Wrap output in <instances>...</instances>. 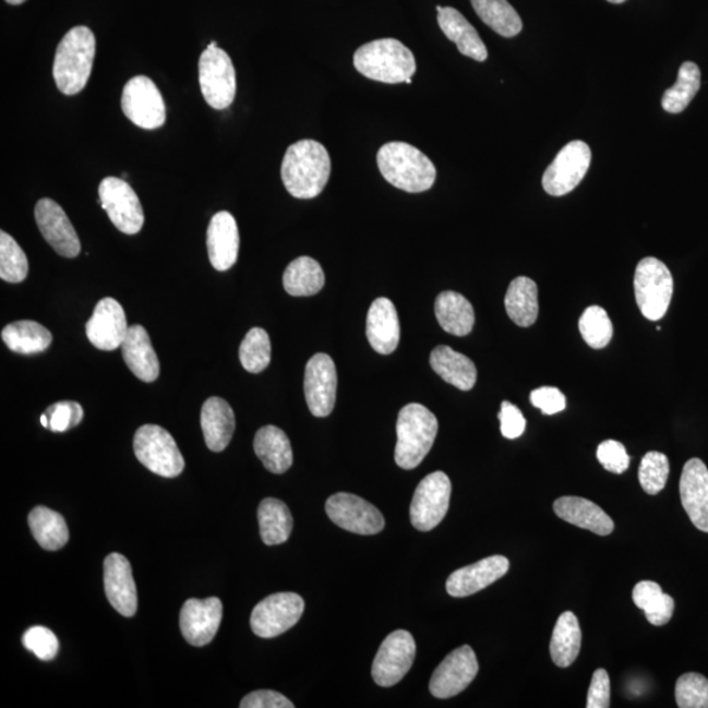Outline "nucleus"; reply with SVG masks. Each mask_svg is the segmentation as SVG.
<instances>
[{
    "mask_svg": "<svg viewBox=\"0 0 708 708\" xmlns=\"http://www.w3.org/2000/svg\"><path fill=\"white\" fill-rule=\"evenodd\" d=\"M331 175V158L321 142L302 140L289 146L281 166V178L291 196L315 199L326 188Z\"/></svg>",
    "mask_w": 708,
    "mask_h": 708,
    "instance_id": "nucleus-1",
    "label": "nucleus"
},
{
    "mask_svg": "<svg viewBox=\"0 0 708 708\" xmlns=\"http://www.w3.org/2000/svg\"><path fill=\"white\" fill-rule=\"evenodd\" d=\"M376 164L389 184L408 193L430 191L437 178L432 160L406 142L383 145L376 155Z\"/></svg>",
    "mask_w": 708,
    "mask_h": 708,
    "instance_id": "nucleus-2",
    "label": "nucleus"
},
{
    "mask_svg": "<svg viewBox=\"0 0 708 708\" xmlns=\"http://www.w3.org/2000/svg\"><path fill=\"white\" fill-rule=\"evenodd\" d=\"M96 55L94 32L84 25L70 29L58 44L53 76L56 86L63 95L82 93L93 73Z\"/></svg>",
    "mask_w": 708,
    "mask_h": 708,
    "instance_id": "nucleus-3",
    "label": "nucleus"
},
{
    "mask_svg": "<svg viewBox=\"0 0 708 708\" xmlns=\"http://www.w3.org/2000/svg\"><path fill=\"white\" fill-rule=\"evenodd\" d=\"M353 63L363 76L387 84L411 80L418 68L412 51L395 38L362 45L355 53Z\"/></svg>",
    "mask_w": 708,
    "mask_h": 708,
    "instance_id": "nucleus-4",
    "label": "nucleus"
},
{
    "mask_svg": "<svg viewBox=\"0 0 708 708\" xmlns=\"http://www.w3.org/2000/svg\"><path fill=\"white\" fill-rule=\"evenodd\" d=\"M437 433L439 421L430 409L419 403L403 407L396 422V465L405 470L416 469L431 452Z\"/></svg>",
    "mask_w": 708,
    "mask_h": 708,
    "instance_id": "nucleus-5",
    "label": "nucleus"
},
{
    "mask_svg": "<svg viewBox=\"0 0 708 708\" xmlns=\"http://www.w3.org/2000/svg\"><path fill=\"white\" fill-rule=\"evenodd\" d=\"M636 303L643 316L658 322L665 316L673 297V277L668 266L656 257H646L636 266Z\"/></svg>",
    "mask_w": 708,
    "mask_h": 708,
    "instance_id": "nucleus-6",
    "label": "nucleus"
},
{
    "mask_svg": "<svg viewBox=\"0 0 708 708\" xmlns=\"http://www.w3.org/2000/svg\"><path fill=\"white\" fill-rule=\"evenodd\" d=\"M133 447L136 459L159 477L177 478L184 471L183 454L165 428L153 424L141 427L134 434Z\"/></svg>",
    "mask_w": 708,
    "mask_h": 708,
    "instance_id": "nucleus-7",
    "label": "nucleus"
},
{
    "mask_svg": "<svg viewBox=\"0 0 708 708\" xmlns=\"http://www.w3.org/2000/svg\"><path fill=\"white\" fill-rule=\"evenodd\" d=\"M201 93L217 110L229 108L237 95V73L231 58L216 41L207 45L199 61Z\"/></svg>",
    "mask_w": 708,
    "mask_h": 708,
    "instance_id": "nucleus-8",
    "label": "nucleus"
},
{
    "mask_svg": "<svg viewBox=\"0 0 708 708\" xmlns=\"http://www.w3.org/2000/svg\"><path fill=\"white\" fill-rule=\"evenodd\" d=\"M122 112L134 125L154 130L165 125L166 104L157 84L151 77H132L123 87Z\"/></svg>",
    "mask_w": 708,
    "mask_h": 708,
    "instance_id": "nucleus-9",
    "label": "nucleus"
},
{
    "mask_svg": "<svg viewBox=\"0 0 708 708\" xmlns=\"http://www.w3.org/2000/svg\"><path fill=\"white\" fill-rule=\"evenodd\" d=\"M99 197L103 209L107 212L117 230L127 236H134L142 230L145 224L144 207L125 180L115 177L103 179Z\"/></svg>",
    "mask_w": 708,
    "mask_h": 708,
    "instance_id": "nucleus-10",
    "label": "nucleus"
},
{
    "mask_svg": "<svg viewBox=\"0 0 708 708\" xmlns=\"http://www.w3.org/2000/svg\"><path fill=\"white\" fill-rule=\"evenodd\" d=\"M304 601L300 595L284 592L266 597L251 614V628L259 638L272 639L300 622Z\"/></svg>",
    "mask_w": 708,
    "mask_h": 708,
    "instance_id": "nucleus-11",
    "label": "nucleus"
},
{
    "mask_svg": "<svg viewBox=\"0 0 708 708\" xmlns=\"http://www.w3.org/2000/svg\"><path fill=\"white\" fill-rule=\"evenodd\" d=\"M452 482L443 471L422 479L411 503V523L415 529L430 531L443 521L449 511Z\"/></svg>",
    "mask_w": 708,
    "mask_h": 708,
    "instance_id": "nucleus-12",
    "label": "nucleus"
},
{
    "mask_svg": "<svg viewBox=\"0 0 708 708\" xmlns=\"http://www.w3.org/2000/svg\"><path fill=\"white\" fill-rule=\"evenodd\" d=\"M590 161H592V152L586 142H569L544 171L543 190L555 197L573 192L586 178Z\"/></svg>",
    "mask_w": 708,
    "mask_h": 708,
    "instance_id": "nucleus-13",
    "label": "nucleus"
},
{
    "mask_svg": "<svg viewBox=\"0 0 708 708\" xmlns=\"http://www.w3.org/2000/svg\"><path fill=\"white\" fill-rule=\"evenodd\" d=\"M416 658L413 636L398 629L383 640L372 667L376 685L389 687L398 684L412 668Z\"/></svg>",
    "mask_w": 708,
    "mask_h": 708,
    "instance_id": "nucleus-14",
    "label": "nucleus"
},
{
    "mask_svg": "<svg viewBox=\"0 0 708 708\" xmlns=\"http://www.w3.org/2000/svg\"><path fill=\"white\" fill-rule=\"evenodd\" d=\"M331 521L344 530L360 536L379 535L385 528V517L373 504L352 493L340 492L326 503Z\"/></svg>",
    "mask_w": 708,
    "mask_h": 708,
    "instance_id": "nucleus-15",
    "label": "nucleus"
},
{
    "mask_svg": "<svg viewBox=\"0 0 708 708\" xmlns=\"http://www.w3.org/2000/svg\"><path fill=\"white\" fill-rule=\"evenodd\" d=\"M478 672L479 662L473 649L470 646L459 647L447 655L434 671L430 691L433 697L440 699L456 697L470 686Z\"/></svg>",
    "mask_w": 708,
    "mask_h": 708,
    "instance_id": "nucleus-16",
    "label": "nucleus"
},
{
    "mask_svg": "<svg viewBox=\"0 0 708 708\" xmlns=\"http://www.w3.org/2000/svg\"><path fill=\"white\" fill-rule=\"evenodd\" d=\"M303 385L310 412L316 418H327L336 403L337 372L334 360L326 353L311 357Z\"/></svg>",
    "mask_w": 708,
    "mask_h": 708,
    "instance_id": "nucleus-17",
    "label": "nucleus"
},
{
    "mask_svg": "<svg viewBox=\"0 0 708 708\" xmlns=\"http://www.w3.org/2000/svg\"><path fill=\"white\" fill-rule=\"evenodd\" d=\"M38 229L53 250L63 257L80 255L82 245L73 224L62 207L50 199H41L35 207Z\"/></svg>",
    "mask_w": 708,
    "mask_h": 708,
    "instance_id": "nucleus-18",
    "label": "nucleus"
},
{
    "mask_svg": "<svg viewBox=\"0 0 708 708\" xmlns=\"http://www.w3.org/2000/svg\"><path fill=\"white\" fill-rule=\"evenodd\" d=\"M224 605L217 597L188 600L180 612V629L194 647H204L216 638L223 622Z\"/></svg>",
    "mask_w": 708,
    "mask_h": 708,
    "instance_id": "nucleus-19",
    "label": "nucleus"
},
{
    "mask_svg": "<svg viewBox=\"0 0 708 708\" xmlns=\"http://www.w3.org/2000/svg\"><path fill=\"white\" fill-rule=\"evenodd\" d=\"M125 311L113 298H104L96 304L86 324L88 340L100 350H115L122 346L128 335Z\"/></svg>",
    "mask_w": 708,
    "mask_h": 708,
    "instance_id": "nucleus-20",
    "label": "nucleus"
},
{
    "mask_svg": "<svg viewBox=\"0 0 708 708\" xmlns=\"http://www.w3.org/2000/svg\"><path fill=\"white\" fill-rule=\"evenodd\" d=\"M104 589L117 612L132 619L139 608V596L133 579L132 565L121 554H109L104 561Z\"/></svg>",
    "mask_w": 708,
    "mask_h": 708,
    "instance_id": "nucleus-21",
    "label": "nucleus"
},
{
    "mask_svg": "<svg viewBox=\"0 0 708 708\" xmlns=\"http://www.w3.org/2000/svg\"><path fill=\"white\" fill-rule=\"evenodd\" d=\"M682 506L700 531L708 532V469L699 458L688 459L680 480Z\"/></svg>",
    "mask_w": 708,
    "mask_h": 708,
    "instance_id": "nucleus-22",
    "label": "nucleus"
},
{
    "mask_svg": "<svg viewBox=\"0 0 708 708\" xmlns=\"http://www.w3.org/2000/svg\"><path fill=\"white\" fill-rule=\"evenodd\" d=\"M509 571V561L502 555L483 559L476 564L457 569L446 581V590L452 597H467L480 592L491 584L502 579Z\"/></svg>",
    "mask_w": 708,
    "mask_h": 708,
    "instance_id": "nucleus-23",
    "label": "nucleus"
},
{
    "mask_svg": "<svg viewBox=\"0 0 708 708\" xmlns=\"http://www.w3.org/2000/svg\"><path fill=\"white\" fill-rule=\"evenodd\" d=\"M239 243L238 225L232 214L219 212L213 216L209 227H207L206 245L214 269L229 271L237 263Z\"/></svg>",
    "mask_w": 708,
    "mask_h": 708,
    "instance_id": "nucleus-24",
    "label": "nucleus"
},
{
    "mask_svg": "<svg viewBox=\"0 0 708 708\" xmlns=\"http://www.w3.org/2000/svg\"><path fill=\"white\" fill-rule=\"evenodd\" d=\"M367 336L370 346L380 355H392L400 340V324L394 303L379 298L372 303L367 317Z\"/></svg>",
    "mask_w": 708,
    "mask_h": 708,
    "instance_id": "nucleus-25",
    "label": "nucleus"
},
{
    "mask_svg": "<svg viewBox=\"0 0 708 708\" xmlns=\"http://www.w3.org/2000/svg\"><path fill=\"white\" fill-rule=\"evenodd\" d=\"M121 349L123 361H125L130 372L136 379L146 383L158 380L160 373L159 360L145 327L140 326V324L129 327Z\"/></svg>",
    "mask_w": 708,
    "mask_h": 708,
    "instance_id": "nucleus-26",
    "label": "nucleus"
},
{
    "mask_svg": "<svg viewBox=\"0 0 708 708\" xmlns=\"http://www.w3.org/2000/svg\"><path fill=\"white\" fill-rule=\"evenodd\" d=\"M201 427L206 446L212 452H224L236 432V415L229 403L212 396L201 409Z\"/></svg>",
    "mask_w": 708,
    "mask_h": 708,
    "instance_id": "nucleus-27",
    "label": "nucleus"
},
{
    "mask_svg": "<svg viewBox=\"0 0 708 708\" xmlns=\"http://www.w3.org/2000/svg\"><path fill=\"white\" fill-rule=\"evenodd\" d=\"M554 511L559 518L573 524L577 528L586 529L599 536L612 535L613 519L603 512L599 505L587 499L564 496L554 503Z\"/></svg>",
    "mask_w": 708,
    "mask_h": 708,
    "instance_id": "nucleus-28",
    "label": "nucleus"
},
{
    "mask_svg": "<svg viewBox=\"0 0 708 708\" xmlns=\"http://www.w3.org/2000/svg\"><path fill=\"white\" fill-rule=\"evenodd\" d=\"M439 24L444 35L457 45L460 55L484 62L489 58L485 45L476 28L453 8H437Z\"/></svg>",
    "mask_w": 708,
    "mask_h": 708,
    "instance_id": "nucleus-29",
    "label": "nucleus"
},
{
    "mask_svg": "<svg viewBox=\"0 0 708 708\" xmlns=\"http://www.w3.org/2000/svg\"><path fill=\"white\" fill-rule=\"evenodd\" d=\"M430 362L434 372L452 386L463 389V392H470L476 386L478 379L476 363L469 357L456 352L451 347L434 348Z\"/></svg>",
    "mask_w": 708,
    "mask_h": 708,
    "instance_id": "nucleus-30",
    "label": "nucleus"
},
{
    "mask_svg": "<svg viewBox=\"0 0 708 708\" xmlns=\"http://www.w3.org/2000/svg\"><path fill=\"white\" fill-rule=\"evenodd\" d=\"M256 456L266 470L273 473L287 472L293 465V451L290 440L283 430L275 425L263 427L253 441Z\"/></svg>",
    "mask_w": 708,
    "mask_h": 708,
    "instance_id": "nucleus-31",
    "label": "nucleus"
},
{
    "mask_svg": "<svg viewBox=\"0 0 708 708\" xmlns=\"http://www.w3.org/2000/svg\"><path fill=\"white\" fill-rule=\"evenodd\" d=\"M440 326L454 336L469 335L476 323L472 304L456 291H443L434 303Z\"/></svg>",
    "mask_w": 708,
    "mask_h": 708,
    "instance_id": "nucleus-32",
    "label": "nucleus"
},
{
    "mask_svg": "<svg viewBox=\"0 0 708 708\" xmlns=\"http://www.w3.org/2000/svg\"><path fill=\"white\" fill-rule=\"evenodd\" d=\"M506 314L519 327H530L539 313L538 287L528 277L513 279L505 296Z\"/></svg>",
    "mask_w": 708,
    "mask_h": 708,
    "instance_id": "nucleus-33",
    "label": "nucleus"
},
{
    "mask_svg": "<svg viewBox=\"0 0 708 708\" xmlns=\"http://www.w3.org/2000/svg\"><path fill=\"white\" fill-rule=\"evenodd\" d=\"M581 649V628L573 612H565L556 622L550 643L552 661L559 668L573 665Z\"/></svg>",
    "mask_w": 708,
    "mask_h": 708,
    "instance_id": "nucleus-34",
    "label": "nucleus"
},
{
    "mask_svg": "<svg viewBox=\"0 0 708 708\" xmlns=\"http://www.w3.org/2000/svg\"><path fill=\"white\" fill-rule=\"evenodd\" d=\"M257 519L260 536L268 545L287 542L293 530V517L288 505L281 500L264 499L259 505Z\"/></svg>",
    "mask_w": 708,
    "mask_h": 708,
    "instance_id": "nucleus-35",
    "label": "nucleus"
},
{
    "mask_svg": "<svg viewBox=\"0 0 708 708\" xmlns=\"http://www.w3.org/2000/svg\"><path fill=\"white\" fill-rule=\"evenodd\" d=\"M2 340L12 352L19 355L43 353L53 341L50 331L34 321L10 323L2 331Z\"/></svg>",
    "mask_w": 708,
    "mask_h": 708,
    "instance_id": "nucleus-36",
    "label": "nucleus"
},
{
    "mask_svg": "<svg viewBox=\"0 0 708 708\" xmlns=\"http://www.w3.org/2000/svg\"><path fill=\"white\" fill-rule=\"evenodd\" d=\"M283 279L285 290L293 297L315 296L326 283L321 264L309 256L293 260L285 269Z\"/></svg>",
    "mask_w": 708,
    "mask_h": 708,
    "instance_id": "nucleus-37",
    "label": "nucleus"
},
{
    "mask_svg": "<svg viewBox=\"0 0 708 708\" xmlns=\"http://www.w3.org/2000/svg\"><path fill=\"white\" fill-rule=\"evenodd\" d=\"M28 524L38 544L49 551L61 550L69 542V528L64 518L47 506H36L29 513Z\"/></svg>",
    "mask_w": 708,
    "mask_h": 708,
    "instance_id": "nucleus-38",
    "label": "nucleus"
},
{
    "mask_svg": "<svg viewBox=\"0 0 708 708\" xmlns=\"http://www.w3.org/2000/svg\"><path fill=\"white\" fill-rule=\"evenodd\" d=\"M471 4L482 22L497 35L511 38L523 31L521 17L508 0H471Z\"/></svg>",
    "mask_w": 708,
    "mask_h": 708,
    "instance_id": "nucleus-39",
    "label": "nucleus"
},
{
    "mask_svg": "<svg viewBox=\"0 0 708 708\" xmlns=\"http://www.w3.org/2000/svg\"><path fill=\"white\" fill-rule=\"evenodd\" d=\"M633 600L635 605L646 613L651 625L664 626L672 620L674 600L671 596L662 592L658 583L646 580L636 584Z\"/></svg>",
    "mask_w": 708,
    "mask_h": 708,
    "instance_id": "nucleus-40",
    "label": "nucleus"
},
{
    "mask_svg": "<svg viewBox=\"0 0 708 708\" xmlns=\"http://www.w3.org/2000/svg\"><path fill=\"white\" fill-rule=\"evenodd\" d=\"M700 88V70L697 63L687 61L681 64L677 82L665 91L661 106L665 112L679 115L684 112Z\"/></svg>",
    "mask_w": 708,
    "mask_h": 708,
    "instance_id": "nucleus-41",
    "label": "nucleus"
},
{
    "mask_svg": "<svg viewBox=\"0 0 708 708\" xmlns=\"http://www.w3.org/2000/svg\"><path fill=\"white\" fill-rule=\"evenodd\" d=\"M271 352L269 335L265 329L255 327L249 331L240 344L239 360L247 372L259 374L269 367Z\"/></svg>",
    "mask_w": 708,
    "mask_h": 708,
    "instance_id": "nucleus-42",
    "label": "nucleus"
},
{
    "mask_svg": "<svg viewBox=\"0 0 708 708\" xmlns=\"http://www.w3.org/2000/svg\"><path fill=\"white\" fill-rule=\"evenodd\" d=\"M29 264L22 247L10 233L0 232V278L5 283L19 284L27 278Z\"/></svg>",
    "mask_w": 708,
    "mask_h": 708,
    "instance_id": "nucleus-43",
    "label": "nucleus"
},
{
    "mask_svg": "<svg viewBox=\"0 0 708 708\" xmlns=\"http://www.w3.org/2000/svg\"><path fill=\"white\" fill-rule=\"evenodd\" d=\"M579 329L584 341L590 348L602 349L608 347L613 337V323L605 310L600 307H590L584 311Z\"/></svg>",
    "mask_w": 708,
    "mask_h": 708,
    "instance_id": "nucleus-44",
    "label": "nucleus"
},
{
    "mask_svg": "<svg viewBox=\"0 0 708 708\" xmlns=\"http://www.w3.org/2000/svg\"><path fill=\"white\" fill-rule=\"evenodd\" d=\"M669 472H671V467H669V459L665 454L660 452H649L641 459L639 467V482L641 489L645 490L648 495H658L662 490L665 489Z\"/></svg>",
    "mask_w": 708,
    "mask_h": 708,
    "instance_id": "nucleus-45",
    "label": "nucleus"
},
{
    "mask_svg": "<svg viewBox=\"0 0 708 708\" xmlns=\"http://www.w3.org/2000/svg\"><path fill=\"white\" fill-rule=\"evenodd\" d=\"M675 701L680 708H708V680L699 673L681 675L675 684Z\"/></svg>",
    "mask_w": 708,
    "mask_h": 708,
    "instance_id": "nucleus-46",
    "label": "nucleus"
},
{
    "mask_svg": "<svg viewBox=\"0 0 708 708\" xmlns=\"http://www.w3.org/2000/svg\"><path fill=\"white\" fill-rule=\"evenodd\" d=\"M48 418V430L63 433L81 424L84 411L80 403L63 400L55 403L45 411Z\"/></svg>",
    "mask_w": 708,
    "mask_h": 708,
    "instance_id": "nucleus-47",
    "label": "nucleus"
},
{
    "mask_svg": "<svg viewBox=\"0 0 708 708\" xmlns=\"http://www.w3.org/2000/svg\"><path fill=\"white\" fill-rule=\"evenodd\" d=\"M23 646L32 653H35L43 661L56 659L60 641L53 632L43 626H35L27 629L23 635Z\"/></svg>",
    "mask_w": 708,
    "mask_h": 708,
    "instance_id": "nucleus-48",
    "label": "nucleus"
},
{
    "mask_svg": "<svg viewBox=\"0 0 708 708\" xmlns=\"http://www.w3.org/2000/svg\"><path fill=\"white\" fill-rule=\"evenodd\" d=\"M597 458H599L603 469L610 472L623 473L629 467V457L626 447L619 443V441H603L599 449H597Z\"/></svg>",
    "mask_w": 708,
    "mask_h": 708,
    "instance_id": "nucleus-49",
    "label": "nucleus"
},
{
    "mask_svg": "<svg viewBox=\"0 0 708 708\" xmlns=\"http://www.w3.org/2000/svg\"><path fill=\"white\" fill-rule=\"evenodd\" d=\"M499 420L500 430H502V434L505 439L516 440L523 436L526 428V420L517 406L512 405L511 401H503L502 408H500L499 412Z\"/></svg>",
    "mask_w": 708,
    "mask_h": 708,
    "instance_id": "nucleus-50",
    "label": "nucleus"
},
{
    "mask_svg": "<svg viewBox=\"0 0 708 708\" xmlns=\"http://www.w3.org/2000/svg\"><path fill=\"white\" fill-rule=\"evenodd\" d=\"M531 405L541 409L544 415H555L564 411L567 406L564 394L556 387L543 386L530 394Z\"/></svg>",
    "mask_w": 708,
    "mask_h": 708,
    "instance_id": "nucleus-51",
    "label": "nucleus"
},
{
    "mask_svg": "<svg viewBox=\"0 0 708 708\" xmlns=\"http://www.w3.org/2000/svg\"><path fill=\"white\" fill-rule=\"evenodd\" d=\"M588 708L610 707V679L605 669H597L588 692Z\"/></svg>",
    "mask_w": 708,
    "mask_h": 708,
    "instance_id": "nucleus-52",
    "label": "nucleus"
},
{
    "mask_svg": "<svg viewBox=\"0 0 708 708\" xmlns=\"http://www.w3.org/2000/svg\"><path fill=\"white\" fill-rule=\"evenodd\" d=\"M240 708H295L285 695L272 691L253 692L240 701Z\"/></svg>",
    "mask_w": 708,
    "mask_h": 708,
    "instance_id": "nucleus-53",
    "label": "nucleus"
},
{
    "mask_svg": "<svg viewBox=\"0 0 708 708\" xmlns=\"http://www.w3.org/2000/svg\"><path fill=\"white\" fill-rule=\"evenodd\" d=\"M5 2H8L11 5H21L24 2H27V0H5Z\"/></svg>",
    "mask_w": 708,
    "mask_h": 708,
    "instance_id": "nucleus-54",
    "label": "nucleus"
},
{
    "mask_svg": "<svg viewBox=\"0 0 708 708\" xmlns=\"http://www.w3.org/2000/svg\"><path fill=\"white\" fill-rule=\"evenodd\" d=\"M40 420H41L43 427L48 428L49 422H48L47 415L43 413Z\"/></svg>",
    "mask_w": 708,
    "mask_h": 708,
    "instance_id": "nucleus-55",
    "label": "nucleus"
},
{
    "mask_svg": "<svg viewBox=\"0 0 708 708\" xmlns=\"http://www.w3.org/2000/svg\"><path fill=\"white\" fill-rule=\"evenodd\" d=\"M608 2L614 3V4H621V3H625L626 0H608Z\"/></svg>",
    "mask_w": 708,
    "mask_h": 708,
    "instance_id": "nucleus-56",
    "label": "nucleus"
}]
</instances>
